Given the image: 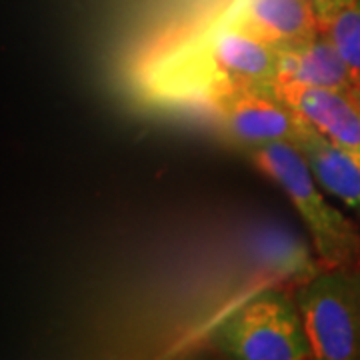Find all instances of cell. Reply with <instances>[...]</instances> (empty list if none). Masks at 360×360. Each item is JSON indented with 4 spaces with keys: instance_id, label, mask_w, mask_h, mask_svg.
Returning <instances> with one entry per match:
<instances>
[{
    "instance_id": "cell-1",
    "label": "cell",
    "mask_w": 360,
    "mask_h": 360,
    "mask_svg": "<svg viewBox=\"0 0 360 360\" xmlns=\"http://www.w3.org/2000/svg\"><path fill=\"white\" fill-rule=\"evenodd\" d=\"M250 158L274 180L292 202L307 226L322 269L356 266L360 262V231L342 210L328 202L322 186L302 155L290 142H270L250 148Z\"/></svg>"
},
{
    "instance_id": "cell-2",
    "label": "cell",
    "mask_w": 360,
    "mask_h": 360,
    "mask_svg": "<svg viewBox=\"0 0 360 360\" xmlns=\"http://www.w3.org/2000/svg\"><path fill=\"white\" fill-rule=\"evenodd\" d=\"M210 342L238 360L314 359L296 300L274 288L258 292L220 321Z\"/></svg>"
},
{
    "instance_id": "cell-3",
    "label": "cell",
    "mask_w": 360,
    "mask_h": 360,
    "mask_svg": "<svg viewBox=\"0 0 360 360\" xmlns=\"http://www.w3.org/2000/svg\"><path fill=\"white\" fill-rule=\"evenodd\" d=\"M319 360L360 359V269H322L295 296Z\"/></svg>"
},
{
    "instance_id": "cell-4",
    "label": "cell",
    "mask_w": 360,
    "mask_h": 360,
    "mask_svg": "<svg viewBox=\"0 0 360 360\" xmlns=\"http://www.w3.org/2000/svg\"><path fill=\"white\" fill-rule=\"evenodd\" d=\"M210 98L222 124L248 148L295 141L300 115L266 84L212 90Z\"/></svg>"
},
{
    "instance_id": "cell-5",
    "label": "cell",
    "mask_w": 360,
    "mask_h": 360,
    "mask_svg": "<svg viewBox=\"0 0 360 360\" xmlns=\"http://www.w3.org/2000/svg\"><path fill=\"white\" fill-rule=\"evenodd\" d=\"M200 70L212 80L210 92L229 86H260L276 80V54L266 42L226 25L205 44Z\"/></svg>"
},
{
    "instance_id": "cell-6",
    "label": "cell",
    "mask_w": 360,
    "mask_h": 360,
    "mask_svg": "<svg viewBox=\"0 0 360 360\" xmlns=\"http://www.w3.org/2000/svg\"><path fill=\"white\" fill-rule=\"evenodd\" d=\"M266 86L326 139L360 160V103L352 94L283 82H269Z\"/></svg>"
},
{
    "instance_id": "cell-7",
    "label": "cell",
    "mask_w": 360,
    "mask_h": 360,
    "mask_svg": "<svg viewBox=\"0 0 360 360\" xmlns=\"http://www.w3.org/2000/svg\"><path fill=\"white\" fill-rule=\"evenodd\" d=\"M276 80L310 89L347 92L354 96V82L347 63L338 54L333 40L324 32L307 40L274 46Z\"/></svg>"
},
{
    "instance_id": "cell-8",
    "label": "cell",
    "mask_w": 360,
    "mask_h": 360,
    "mask_svg": "<svg viewBox=\"0 0 360 360\" xmlns=\"http://www.w3.org/2000/svg\"><path fill=\"white\" fill-rule=\"evenodd\" d=\"M229 25L272 49L312 39L322 32L310 0H245Z\"/></svg>"
},
{
    "instance_id": "cell-9",
    "label": "cell",
    "mask_w": 360,
    "mask_h": 360,
    "mask_svg": "<svg viewBox=\"0 0 360 360\" xmlns=\"http://www.w3.org/2000/svg\"><path fill=\"white\" fill-rule=\"evenodd\" d=\"M290 144L307 160L324 193L350 208H360V160L326 139L304 116H300L298 132Z\"/></svg>"
},
{
    "instance_id": "cell-10",
    "label": "cell",
    "mask_w": 360,
    "mask_h": 360,
    "mask_svg": "<svg viewBox=\"0 0 360 360\" xmlns=\"http://www.w3.org/2000/svg\"><path fill=\"white\" fill-rule=\"evenodd\" d=\"M322 32L333 40L338 54L347 63L348 72L354 82V96L360 94V0L348 4L336 14Z\"/></svg>"
},
{
    "instance_id": "cell-11",
    "label": "cell",
    "mask_w": 360,
    "mask_h": 360,
    "mask_svg": "<svg viewBox=\"0 0 360 360\" xmlns=\"http://www.w3.org/2000/svg\"><path fill=\"white\" fill-rule=\"evenodd\" d=\"M354 0H310V4L314 6V13L319 16V22L321 26L328 25L336 14L340 11H345L348 4H352Z\"/></svg>"
},
{
    "instance_id": "cell-12",
    "label": "cell",
    "mask_w": 360,
    "mask_h": 360,
    "mask_svg": "<svg viewBox=\"0 0 360 360\" xmlns=\"http://www.w3.org/2000/svg\"><path fill=\"white\" fill-rule=\"evenodd\" d=\"M354 98H356V101H359V103H360V94H359V96H354Z\"/></svg>"
}]
</instances>
